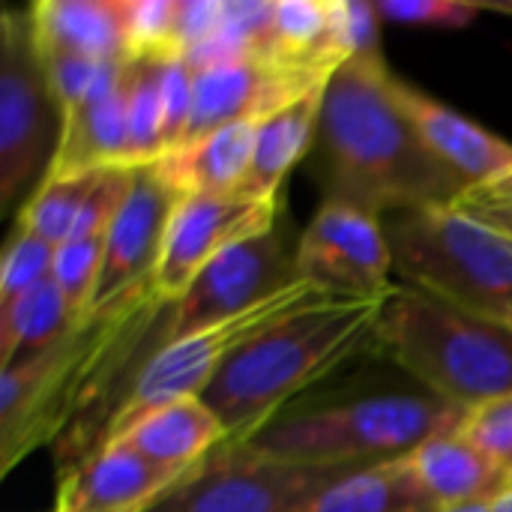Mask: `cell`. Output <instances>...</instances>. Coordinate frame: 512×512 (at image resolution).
<instances>
[{
	"instance_id": "cell-1",
	"label": "cell",
	"mask_w": 512,
	"mask_h": 512,
	"mask_svg": "<svg viewBox=\"0 0 512 512\" xmlns=\"http://www.w3.org/2000/svg\"><path fill=\"white\" fill-rule=\"evenodd\" d=\"M312 153L321 201L378 219L447 207L471 192L432 156L399 108L393 72L381 54L351 57L330 75Z\"/></svg>"
},
{
	"instance_id": "cell-2",
	"label": "cell",
	"mask_w": 512,
	"mask_h": 512,
	"mask_svg": "<svg viewBox=\"0 0 512 512\" xmlns=\"http://www.w3.org/2000/svg\"><path fill=\"white\" fill-rule=\"evenodd\" d=\"M381 306L384 300L321 297L243 342L201 396L225 426V444L252 441L294 396L363 348H372Z\"/></svg>"
},
{
	"instance_id": "cell-3",
	"label": "cell",
	"mask_w": 512,
	"mask_h": 512,
	"mask_svg": "<svg viewBox=\"0 0 512 512\" xmlns=\"http://www.w3.org/2000/svg\"><path fill=\"white\" fill-rule=\"evenodd\" d=\"M372 348L456 408L471 411L512 396L510 324L465 312L426 291L393 288L381 306Z\"/></svg>"
},
{
	"instance_id": "cell-4",
	"label": "cell",
	"mask_w": 512,
	"mask_h": 512,
	"mask_svg": "<svg viewBox=\"0 0 512 512\" xmlns=\"http://www.w3.org/2000/svg\"><path fill=\"white\" fill-rule=\"evenodd\" d=\"M153 282L84 315L48 351L12 363L0 375V471L9 474L36 447L60 438L84 411L96 378L135 306Z\"/></svg>"
},
{
	"instance_id": "cell-5",
	"label": "cell",
	"mask_w": 512,
	"mask_h": 512,
	"mask_svg": "<svg viewBox=\"0 0 512 512\" xmlns=\"http://www.w3.org/2000/svg\"><path fill=\"white\" fill-rule=\"evenodd\" d=\"M468 411L432 393H372L309 411H282L252 441L255 450L294 462H387L435 435L465 426Z\"/></svg>"
},
{
	"instance_id": "cell-6",
	"label": "cell",
	"mask_w": 512,
	"mask_h": 512,
	"mask_svg": "<svg viewBox=\"0 0 512 512\" xmlns=\"http://www.w3.org/2000/svg\"><path fill=\"white\" fill-rule=\"evenodd\" d=\"M393 273L465 312L510 321L512 243L459 204L384 216Z\"/></svg>"
},
{
	"instance_id": "cell-7",
	"label": "cell",
	"mask_w": 512,
	"mask_h": 512,
	"mask_svg": "<svg viewBox=\"0 0 512 512\" xmlns=\"http://www.w3.org/2000/svg\"><path fill=\"white\" fill-rule=\"evenodd\" d=\"M369 468L366 462H294L222 444L147 512H309L333 486Z\"/></svg>"
},
{
	"instance_id": "cell-8",
	"label": "cell",
	"mask_w": 512,
	"mask_h": 512,
	"mask_svg": "<svg viewBox=\"0 0 512 512\" xmlns=\"http://www.w3.org/2000/svg\"><path fill=\"white\" fill-rule=\"evenodd\" d=\"M0 213L24 207L39 189L60 144L63 111L51 90L30 9H6L0 21Z\"/></svg>"
},
{
	"instance_id": "cell-9",
	"label": "cell",
	"mask_w": 512,
	"mask_h": 512,
	"mask_svg": "<svg viewBox=\"0 0 512 512\" xmlns=\"http://www.w3.org/2000/svg\"><path fill=\"white\" fill-rule=\"evenodd\" d=\"M321 297H327V294L318 291L312 282L297 279L294 285H288L285 291H279L267 303H261V306H255V309H249L231 321H222L216 327H207L201 333L171 339L168 345H162L150 357V363L141 369L126 405L111 420L105 444L126 435L150 411H159V408L180 402V399H201L204 390L210 387V381L216 378V372L222 369V363L243 342H249L255 333H261L264 327H270L282 315H288V312H294L312 300H321Z\"/></svg>"
},
{
	"instance_id": "cell-10",
	"label": "cell",
	"mask_w": 512,
	"mask_h": 512,
	"mask_svg": "<svg viewBox=\"0 0 512 512\" xmlns=\"http://www.w3.org/2000/svg\"><path fill=\"white\" fill-rule=\"evenodd\" d=\"M294 273L333 300H387L396 282L384 219L339 201H321L297 240Z\"/></svg>"
},
{
	"instance_id": "cell-11",
	"label": "cell",
	"mask_w": 512,
	"mask_h": 512,
	"mask_svg": "<svg viewBox=\"0 0 512 512\" xmlns=\"http://www.w3.org/2000/svg\"><path fill=\"white\" fill-rule=\"evenodd\" d=\"M297 282L294 255L285 252L279 228L261 231L216 255L189 291L174 300V336L183 339L231 321Z\"/></svg>"
},
{
	"instance_id": "cell-12",
	"label": "cell",
	"mask_w": 512,
	"mask_h": 512,
	"mask_svg": "<svg viewBox=\"0 0 512 512\" xmlns=\"http://www.w3.org/2000/svg\"><path fill=\"white\" fill-rule=\"evenodd\" d=\"M282 201L261 204L237 195H183L153 270V291L162 300H180L198 273L228 246L276 228Z\"/></svg>"
},
{
	"instance_id": "cell-13",
	"label": "cell",
	"mask_w": 512,
	"mask_h": 512,
	"mask_svg": "<svg viewBox=\"0 0 512 512\" xmlns=\"http://www.w3.org/2000/svg\"><path fill=\"white\" fill-rule=\"evenodd\" d=\"M180 198L183 195L159 174L156 165L132 168L129 195L105 237V258L90 312L105 309L153 282L162 240Z\"/></svg>"
},
{
	"instance_id": "cell-14",
	"label": "cell",
	"mask_w": 512,
	"mask_h": 512,
	"mask_svg": "<svg viewBox=\"0 0 512 512\" xmlns=\"http://www.w3.org/2000/svg\"><path fill=\"white\" fill-rule=\"evenodd\" d=\"M327 78L330 75H309L267 60H246L195 72L192 114L180 147L195 144L231 123H261L264 117H270L273 111H279L282 105Z\"/></svg>"
},
{
	"instance_id": "cell-15",
	"label": "cell",
	"mask_w": 512,
	"mask_h": 512,
	"mask_svg": "<svg viewBox=\"0 0 512 512\" xmlns=\"http://www.w3.org/2000/svg\"><path fill=\"white\" fill-rule=\"evenodd\" d=\"M393 96L414 123L432 156L450 168L471 192L489 189L512 174V144L420 87L393 75Z\"/></svg>"
},
{
	"instance_id": "cell-16",
	"label": "cell",
	"mask_w": 512,
	"mask_h": 512,
	"mask_svg": "<svg viewBox=\"0 0 512 512\" xmlns=\"http://www.w3.org/2000/svg\"><path fill=\"white\" fill-rule=\"evenodd\" d=\"M135 60V57H132ZM132 60L111 63L96 90L63 114L60 144L45 177H78L105 168H129V84Z\"/></svg>"
},
{
	"instance_id": "cell-17",
	"label": "cell",
	"mask_w": 512,
	"mask_h": 512,
	"mask_svg": "<svg viewBox=\"0 0 512 512\" xmlns=\"http://www.w3.org/2000/svg\"><path fill=\"white\" fill-rule=\"evenodd\" d=\"M177 480L135 450L108 444L60 480L51 512H147Z\"/></svg>"
},
{
	"instance_id": "cell-18",
	"label": "cell",
	"mask_w": 512,
	"mask_h": 512,
	"mask_svg": "<svg viewBox=\"0 0 512 512\" xmlns=\"http://www.w3.org/2000/svg\"><path fill=\"white\" fill-rule=\"evenodd\" d=\"M408 462L441 510L468 504H495L512 480L462 432H444L408 453Z\"/></svg>"
},
{
	"instance_id": "cell-19",
	"label": "cell",
	"mask_w": 512,
	"mask_h": 512,
	"mask_svg": "<svg viewBox=\"0 0 512 512\" xmlns=\"http://www.w3.org/2000/svg\"><path fill=\"white\" fill-rule=\"evenodd\" d=\"M327 81L309 87L306 93H300L297 99H291L288 105H282L279 111H273L270 117L258 123L252 165H249L243 186L237 189V198L261 201V204L282 201L279 189L285 177L315 147Z\"/></svg>"
},
{
	"instance_id": "cell-20",
	"label": "cell",
	"mask_w": 512,
	"mask_h": 512,
	"mask_svg": "<svg viewBox=\"0 0 512 512\" xmlns=\"http://www.w3.org/2000/svg\"><path fill=\"white\" fill-rule=\"evenodd\" d=\"M225 441L228 432L219 417L204 405V399H180L159 411H150L111 444H123L147 462L186 477Z\"/></svg>"
},
{
	"instance_id": "cell-21",
	"label": "cell",
	"mask_w": 512,
	"mask_h": 512,
	"mask_svg": "<svg viewBox=\"0 0 512 512\" xmlns=\"http://www.w3.org/2000/svg\"><path fill=\"white\" fill-rule=\"evenodd\" d=\"M39 48L117 63L132 60L123 0H39L30 6Z\"/></svg>"
},
{
	"instance_id": "cell-22",
	"label": "cell",
	"mask_w": 512,
	"mask_h": 512,
	"mask_svg": "<svg viewBox=\"0 0 512 512\" xmlns=\"http://www.w3.org/2000/svg\"><path fill=\"white\" fill-rule=\"evenodd\" d=\"M255 135V120L231 123L195 144L165 153L156 168L180 195H237L252 165Z\"/></svg>"
},
{
	"instance_id": "cell-23",
	"label": "cell",
	"mask_w": 512,
	"mask_h": 512,
	"mask_svg": "<svg viewBox=\"0 0 512 512\" xmlns=\"http://www.w3.org/2000/svg\"><path fill=\"white\" fill-rule=\"evenodd\" d=\"M309 512H441L408 456L375 462L333 486Z\"/></svg>"
},
{
	"instance_id": "cell-24",
	"label": "cell",
	"mask_w": 512,
	"mask_h": 512,
	"mask_svg": "<svg viewBox=\"0 0 512 512\" xmlns=\"http://www.w3.org/2000/svg\"><path fill=\"white\" fill-rule=\"evenodd\" d=\"M75 324L54 276L39 282L18 300L0 306V369L48 351Z\"/></svg>"
},
{
	"instance_id": "cell-25",
	"label": "cell",
	"mask_w": 512,
	"mask_h": 512,
	"mask_svg": "<svg viewBox=\"0 0 512 512\" xmlns=\"http://www.w3.org/2000/svg\"><path fill=\"white\" fill-rule=\"evenodd\" d=\"M162 57H135L129 84V144L126 165H156L165 156V120L159 96Z\"/></svg>"
},
{
	"instance_id": "cell-26",
	"label": "cell",
	"mask_w": 512,
	"mask_h": 512,
	"mask_svg": "<svg viewBox=\"0 0 512 512\" xmlns=\"http://www.w3.org/2000/svg\"><path fill=\"white\" fill-rule=\"evenodd\" d=\"M93 177L96 174L45 177L39 183V189L30 192V198L24 201L15 225H21L24 231L42 237L51 246H63L75 231V222H78V216L84 210Z\"/></svg>"
},
{
	"instance_id": "cell-27",
	"label": "cell",
	"mask_w": 512,
	"mask_h": 512,
	"mask_svg": "<svg viewBox=\"0 0 512 512\" xmlns=\"http://www.w3.org/2000/svg\"><path fill=\"white\" fill-rule=\"evenodd\" d=\"M183 0H123V24L132 57H174Z\"/></svg>"
},
{
	"instance_id": "cell-28",
	"label": "cell",
	"mask_w": 512,
	"mask_h": 512,
	"mask_svg": "<svg viewBox=\"0 0 512 512\" xmlns=\"http://www.w3.org/2000/svg\"><path fill=\"white\" fill-rule=\"evenodd\" d=\"M102 258H105V237L93 240H66L57 246L54 258V282L72 312L75 321H81L90 312L99 273H102Z\"/></svg>"
},
{
	"instance_id": "cell-29",
	"label": "cell",
	"mask_w": 512,
	"mask_h": 512,
	"mask_svg": "<svg viewBox=\"0 0 512 512\" xmlns=\"http://www.w3.org/2000/svg\"><path fill=\"white\" fill-rule=\"evenodd\" d=\"M54 258H57V246H51L42 237L15 225V231L6 243L3 261H0V306L18 300L39 282L51 279Z\"/></svg>"
},
{
	"instance_id": "cell-30",
	"label": "cell",
	"mask_w": 512,
	"mask_h": 512,
	"mask_svg": "<svg viewBox=\"0 0 512 512\" xmlns=\"http://www.w3.org/2000/svg\"><path fill=\"white\" fill-rule=\"evenodd\" d=\"M39 54H42V63H45V72H48L51 90H54L57 105H60L63 114L72 111L78 102H84L96 90V84L105 75V69L111 66V63L90 60V57H78V54H69V51L39 48Z\"/></svg>"
},
{
	"instance_id": "cell-31",
	"label": "cell",
	"mask_w": 512,
	"mask_h": 512,
	"mask_svg": "<svg viewBox=\"0 0 512 512\" xmlns=\"http://www.w3.org/2000/svg\"><path fill=\"white\" fill-rule=\"evenodd\" d=\"M330 12L342 60L381 54V15L372 0H330Z\"/></svg>"
},
{
	"instance_id": "cell-32",
	"label": "cell",
	"mask_w": 512,
	"mask_h": 512,
	"mask_svg": "<svg viewBox=\"0 0 512 512\" xmlns=\"http://www.w3.org/2000/svg\"><path fill=\"white\" fill-rule=\"evenodd\" d=\"M192 90H195V72L186 63V57L183 54L162 57L159 96H162V120H165V153L177 150L186 135L189 114H192Z\"/></svg>"
},
{
	"instance_id": "cell-33",
	"label": "cell",
	"mask_w": 512,
	"mask_h": 512,
	"mask_svg": "<svg viewBox=\"0 0 512 512\" xmlns=\"http://www.w3.org/2000/svg\"><path fill=\"white\" fill-rule=\"evenodd\" d=\"M462 432L512 480V396L471 408Z\"/></svg>"
},
{
	"instance_id": "cell-34",
	"label": "cell",
	"mask_w": 512,
	"mask_h": 512,
	"mask_svg": "<svg viewBox=\"0 0 512 512\" xmlns=\"http://www.w3.org/2000/svg\"><path fill=\"white\" fill-rule=\"evenodd\" d=\"M381 21L390 24H417V27H468L483 3L471 0H375Z\"/></svg>"
},
{
	"instance_id": "cell-35",
	"label": "cell",
	"mask_w": 512,
	"mask_h": 512,
	"mask_svg": "<svg viewBox=\"0 0 512 512\" xmlns=\"http://www.w3.org/2000/svg\"><path fill=\"white\" fill-rule=\"evenodd\" d=\"M225 12H228V0H183L180 21H177L180 54H189L198 45H204L222 27Z\"/></svg>"
},
{
	"instance_id": "cell-36",
	"label": "cell",
	"mask_w": 512,
	"mask_h": 512,
	"mask_svg": "<svg viewBox=\"0 0 512 512\" xmlns=\"http://www.w3.org/2000/svg\"><path fill=\"white\" fill-rule=\"evenodd\" d=\"M468 216L489 225L492 231L504 234L512 243V192L498 189H474L462 201H456Z\"/></svg>"
},
{
	"instance_id": "cell-37",
	"label": "cell",
	"mask_w": 512,
	"mask_h": 512,
	"mask_svg": "<svg viewBox=\"0 0 512 512\" xmlns=\"http://www.w3.org/2000/svg\"><path fill=\"white\" fill-rule=\"evenodd\" d=\"M441 512H495V504H468V507H450Z\"/></svg>"
},
{
	"instance_id": "cell-38",
	"label": "cell",
	"mask_w": 512,
	"mask_h": 512,
	"mask_svg": "<svg viewBox=\"0 0 512 512\" xmlns=\"http://www.w3.org/2000/svg\"><path fill=\"white\" fill-rule=\"evenodd\" d=\"M495 512H512V489L501 501H495Z\"/></svg>"
},
{
	"instance_id": "cell-39",
	"label": "cell",
	"mask_w": 512,
	"mask_h": 512,
	"mask_svg": "<svg viewBox=\"0 0 512 512\" xmlns=\"http://www.w3.org/2000/svg\"><path fill=\"white\" fill-rule=\"evenodd\" d=\"M489 189H498V192H512V174H507L501 183H495V186H489Z\"/></svg>"
},
{
	"instance_id": "cell-40",
	"label": "cell",
	"mask_w": 512,
	"mask_h": 512,
	"mask_svg": "<svg viewBox=\"0 0 512 512\" xmlns=\"http://www.w3.org/2000/svg\"><path fill=\"white\" fill-rule=\"evenodd\" d=\"M489 9H501V12H504V9H507V12H512V3H492V6H489Z\"/></svg>"
},
{
	"instance_id": "cell-41",
	"label": "cell",
	"mask_w": 512,
	"mask_h": 512,
	"mask_svg": "<svg viewBox=\"0 0 512 512\" xmlns=\"http://www.w3.org/2000/svg\"><path fill=\"white\" fill-rule=\"evenodd\" d=\"M507 324H510V327H512V318H510V321H507Z\"/></svg>"
}]
</instances>
